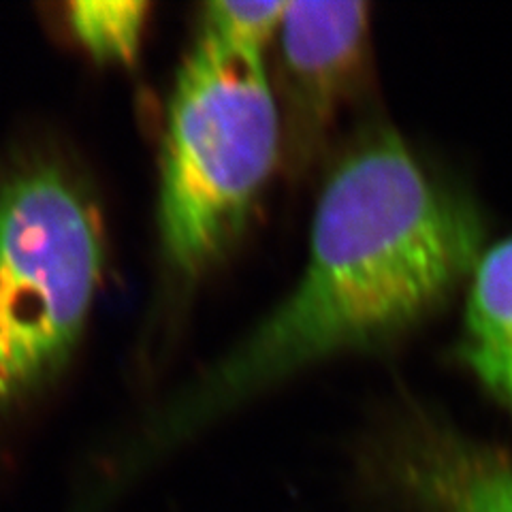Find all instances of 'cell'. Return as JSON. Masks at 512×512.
I'll list each match as a JSON object with an SVG mask.
<instances>
[{
    "instance_id": "ba28073f",
    "label": "cell",
    "mask_w": 512,
    "mask_h": 512,
    "mask_svg": "<svg viewBox=\"0 0 512 512\" xmlns=\"http://www.w3.org/2000/svg\"><path fill=\"white\" fill-rule=\"evenodd\" d=\"M148 9L146 3H73L71 24L94 56L133 62Z\"/></svg>"
},
{
    "instance_id": "3957f363",
    "label": "cell",
    "mask_w": 512,
    "mask_h": 512,
    "mask_svg": "<svg viewBox=\"0 0 512 512\" xmlns=\"http://www.w3.org/2000/svg\"><path fill=\"white\" fill-rule=\"evenodd\" d=\"M103 233L86 190L54 163L0 186V412L56 376L101 282Z\"/></svg>"
},
{
    "instance_id": "7a4b0ae2",
    "label": "cell",
    "mask_w": 512,
    "mask_h": 512,
    "mask_svg": "<svg viewBox=\"0 0 512 512\" xmlns=\"http://www.w3.org/2000/svg\"><path fill=\"white\" fill-rule=\"evenodd\" d=\"M280 156L265 62L190 50L171 96L160 182V242L175 276L195 282L231 252Z\"/></svg>"
},
{
    "instance_id": "52a82bcc",
    "label": "cell",
    "mask_w": 512,
    "mask_h": 512,
    "mask_svg": "<svg viewBox=\"0 0 512 512\" xmlns=\"http://www.w3.org/2000/svg\"><path fill=\"white\" fill-rule=\"evenodd\" d=\"M286 3H207L192 50L218 60L265 62L276 43Z\"/></svg>"
},
{
    "instance_id": "6da1fadb",
    "label": "cell",
    "mask_w": 512,
    "mask_h": 512,
    "mask_svg": "<svg viewBox=\"0 0 512 512\" xmlns=\"http://www.w3.org/2000/svg\"><path fill=\"white\" fill-rule=\"evenodd\" d=\"M476 205L391 126H370L333 165L301 276L192 389L184 425L227 412L301 370L402 338L468 286L485 252Z\"/></svg>"
},
{
    "instance_id": "8992f818",
    "label": "cell",
    "mask_w": 512,
    "mask_h": 512,
    "mask_svg": "<svg viewBox=\"0 0 512 512\" xmlns=\"http://www.w3.org/2000/svg\"><path fill=\"white\" fill-rule=\"evenodd\" d=\"M466 291L459 357L512 412V237L483 252Z\"/></svg>"
},
{
    "instance_id": "5b68a950",
    "label": "cell",
    "mask_w": 512,
    "mask_h": 512,
    "mask_svg": "<svg viewBox=\"0 0 512 512\" xmlns=\"http://www.w3.org/2000/svg\"><path fill=\"white\" fill-rule=\"evenodd\" d=\"M380 461L397 493L423 512H512V461L453 427L408 419Z\"/></svg>"
},
{
    "instance_id": "277c9868",
    "label": "cell",
    "mask_w": 512,
    "mask_h": 512,
    "mask_svg": "<svg viewBox=\"0 0 512 512\" xmlns=\"http://www.w3.org/2000/svg\"><path fill=\"white\" fill-rule=\"evenodd\" d=\"M370 7L286 3L278 30L282 156L295 171L312 165L342 109L370 71Z\"/></svg>"
}]
</instances>
